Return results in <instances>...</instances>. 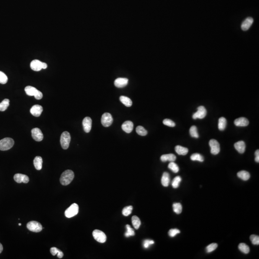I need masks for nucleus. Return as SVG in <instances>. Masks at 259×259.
I'll return each instance as SVG.
<instances>
[{
  "instance_id": "30",
  "label": "nucleus",
  "mask_w": 259,
  "mask_h": 259,
  "mask_svg": "<svg viewBox=\"0 0 259 259\" xmlns=\"http://www.w3.org/2000/svg\"><path fill=\"white\" fill-rule=\"evenodd\" d=\"M10 104V100L8 99H4L3 101L0 103V111H4L7 109Z\"/></svg>"
},
{
  "instance_id": "1",
  "label": "nucleus",
  "mask_w": 259,
  "mask_h": 259,
  "mask_svg": "<svg viewBox=\"0 0 259 259\" xmlns=\"http://www.w3.org/2000/svg\"><path fill=\"white\" fill-rule=\"evenodd\" d=\"M75 177V174L71 170H66L62 173L61 176V183L63 185H68L73 180Z\"/></svg>"
},
{
  "instance_id": "6",
  "label": "nucleus",
  "mask_w": 259,
  "mask_h": 259,
  "mask_svg": "<svg viewBox=\"0 0 259 259\" xmlns=\"http://www.w3.org/2000/svg\"><path fill=\"white\" fill-rule=\"evenodd\" d=\"M93 236L94 239L99 243H104L107 240L106 234L102 231L96 229L93 231Z\"/></svg>"
},
{
  "instance_id": "12",
  "label": "nucleus",
  "mask_w": 259,
  "mask_h": 259,
  "mask_svg": "<svg viewBox=\"0 0 259 259\" xmlns=\"http://www.w3.org/2000/svg\"><path fill=\"white\" fill-rule=\"evenodd\" d=\"M14 179L16 182L18 183H27L29 181V177L26 175L22 174L17 173L14 175Z\"/></svg>"
},
{
  "instance_id": "17",
  "label": "nucleus",
  "mask_w": 259,
  "mask_h": 259,
  "mask_svg": "<svg viewBox=\"0 0 259 259\" xmlns=\"http://www.w3.org/2000/svg\"><path fill=\"white\" fill-rule=\"evenodd\" d=\"M128 79L126 78H118L114 81V85L118 88H122L127 85Z\"/></svg>"
},
{
  "instance_id": "25",
  "label": "nucleus",
  "mask_w": 259,
  "mask_h": 259,
  "mask_svg": "<svg viewBox=\"0 0 259 259\" xmlns=\"http://www.w3.org/2000/svg\"><path fill=\"white\" fill-rule=\"evenodd\" d=\"M120 100L123 104L125 106L127 107H131L133 104V102H132L131 99L126 96H120Z\"/></svg>"
},
{
  "instance_id": "15",
  "label": "nucleus",
  "mask_w": 259,
  "mask_h": 259,
  "mask_svg": "<svg viewBox=\"0 0 259 259\" xmlns=\"http://www.w3.org/2000/svg\"><path fill=\"white\" fill-rule=\"evenodd\" d=\"M84 130L86 133H88L91 130L92 120L90 117H86L83 120Z\"/></svg>"
},
{
  "instance_id": "27",
  "label": "nucleus",
  "mask_w": 259,
  "mask_h": 259,
  "mask_svg": "<svg viewBox=\"0 0 259 259\" xmlns=\"http://www.w3.org/2000/svg\"><path fill=\"white\" fill-rule=\"evenodd\" d=\"M50 253L52 254V255L53 256L57 255L58 258L60 259L63 258V253L62 252V251L58 249L56 247H52L50 249Z\"/></svg>"
},
{
  "instance_id": "16",
  "label": "nucleus",
  "mask_w": 259,
  "mask_h": 259,
  "mask_svg": "<svg viewBox=\"0 0 259 259\" xmlns=\"http://www.w3.org/2000/svg\"><path fill=\"white\" fill-rule=\"evenodd\" d=\"M42 63L43 62H40V61L34 60L30 63V67L33 71H39L42 69Z\"/></svg>"
},
{
  "instance_id": "43",
  "label": "nucleus",
  "mask_w": 259,
  "mask_h": 259,
  "mask_svg": "<svg viewBox=\"0 0 259 259\" xmlns=\"http://www.w3.org/2000/svg\"><path fill=\"white\" fill-rule=\"evenodd\" d=\"M250 239L252 243L254 245H259V237L255 235H251L250 237Z\"/></svg>"
},
{
  "instance_id": "39",
  "label": "nucleus",
  "mask_w": 259,
  "mask_h": 259,
  "mask_svg": "<svg viewBox=\"0 0 259 259\" xmlns=\"http://www.w3.org/2000/svg\"><path fill=\"white\" fill-rule=\"evenodd\" d=\"M133 209V207L132 206H126L123 208L122 211V213L124 216H128L129 215L132 213Z\"/></svg>"
},
{
  "instance_id": "23",
  "label": "nucleus",
  "mask_w": 259,
  "mask_h": 259,
  "mask_svg": "<svg viewBox=\"0 0 259 259\" xmlns=\"http://www.w3.org/2000/svg\"><path fill=\"white\" fill-rule=\"evenodd\" d=\"M170 182V176L168 172H164L161 179V183L164 187H168Z\"/></svg>"
},
{
  "instance_id": "29",
  "label": "nucleus",
  "mask_w": 259,
  "mask_h": 259,
  "mask_svg": "<svg viewBox=\"0 0 259 259\" xmlns=\"http://www.w3.org/2000/svg\"><path fill=\"white\" fill-rule=\"evenodd\" d=\"M132 224L135 229H138L141 224L139 218L136 215H134L132 218Z\"/></svg>"
},
{
  "instance_id": "3",
  "label": "nucleus",
  "mask_w": 259,
  "mask_h": 259,
  "mask_svg": "<svg viewBox=\"0 0 259 259\" xmlns=\"http://www.w3.org/2000/svg\"><path fill=\"white\" fill-rule=\"evenodd\" d=\"M14 141L11 138H5L0 140V150L6 151L11 149L14 145Z\"/></svg>"
},
{
  "instance_id": "41",
  "label": "nucleus",
  "mask_w": 259,
  "mask_h": 259,
  "mask_svg": "<svg viewBox=\"0 0 259 259\" xmlns=\"http://www.w3.org/2000/svg\"><path fill=\"white\" fill-rule=\"evenodd\" d=\"M8 81V77L3 72L0 71V84H5Z\"/></svg>"
},
{
  "instance_id": "32",
  "label": "nucleus",
  "mask_w": 259,
  "mask_h": 259,
  "mask_svg": "<svg viewBox=\"0 0 259 259\" xmlns=\"http://www.w3.org/2000/svg\"><path fill=\"white\" fill-rule=\"evenodd\" d=\"M190 159L192 161H198L199 162H203L204 158L199 153H194L190 156Z\"/></svg>"
},
{
  "instance_id": "35",
  "label": "nucleus",
  "mask_w": 259,
  "mask_h": 259,
  "mask_svg": "<svg viewBox=\"0 0 259 259\" xmlns=\"http://www.w3.org/2000/svg\"><path fill=\"white\" fill-rule=\"evenodd\" d=\"M174 212L177 214H180L182 212V207L180 203H174L173 205Z\"/></svg>"
},
{
  "instance_id": "4",
  "label": "nucleus",
  "mask_w": 259,
  "mask_h": 259,
  "mask_svg": "<svg viewBox=\"0 0 259 259\" xmlns=\"http://www.w3.org/2000/svg\"><path fill=\"white\" fill-rule=\"evenodd\" d=\"M71 141V135L69 132H64L61 136L60 143L63 149H67Z\"/></svg>"
},
{
  "instance_id": "45",
  "label": "nucleus",
  "mask_w": 259,
  "mask_h": 259,
  "mask_svg": "<svg viewBox=\"0 0 259 259\" xmlns=\"http://www.w3.org/2000/svg\"><path fill=\"white\" fill-rule=\"evenodd\" d=\"M153 244H154V241H153L149 240V239H146V240H145L144 241V242H143V247L145 248V249H148V248H149V247L151 245H152Z\"/></svg>"
},
{
  "instance_id": "28",
  "label": "nucleus",
  "mask_w": 259,
  "mask_h": 259,
  "mask_svg": "<svg viewBox=\"0 0 259 259\" xmlns=\"http://www.w3.org/2000/svg\"><path fill=\"white\" fill-rule=\"evenodd\" d=\"M226 120L224 117H221L218 120V127L219 130L223 131L226 127Z\"/></svg>"
},
{
  "instance_id": "14",
  "label": "nucleus",
  "mask_w": 259,
  "mask_h": 259,
  "mask_svg": "<svg viewBox=\"0 0 259 259\" xmlns=\"http://www.w3.org/2000/svg\"><path fill=\"white\" fill-rule=\"evenodd\" d=\"M254 23V19L252 17H247L242 22L241 25V29L243 31H247L251 27Z\"/></svg>"
},
{
  "instance_id": "2",
  "label": "nucleus",
  "mask_w": 259,
  "mask_h": 259,
  "mask_svg": "<svg viewBox=\"0 0 259 259\" xmlns=\"http://www.w3.org/2000/svg\"><path fill=\"white\" fill-rule=\"evenodd\" d=\"M24 91L28 96H34L35 99L38 100L41 99L43 97V94L41 92L33 86H26L24 88Z\"/></svg>"
},
{
  "instance_id": "37",
  "label": "nucleus",
  "mask_w": 259,
  "mask_h": 259,
  "mask_svg": "<svg viewBox=\"0 0 259 259\" xmlns=\"http://www.w3.org/2000/svg\"><path fill=\"white\" fill-rule=\"evenodd\" d=\"M182 181V178L180 176H177L173 179L172 182V186L174 188L176 189L179 187V183Z\"/></svg>"
},
{
  "instance_id": "36",
  "label": "nucleus",
  "mask_w": 259,
  "mask_h": 259,
  "mask_svg": "<svg viewBox=\"0 0 259 259\" xmlns=\"http://www.w3.org/2000/svg\"><path fill=\"white\" fill-rule=\"evenodd\" d=\"M126 229H127V231L125 234V236L126 237L128 238V237H130L131 236H135V233L134 230L132 228H131L130 225H126Z\"/></svg>"
},
{
  "instance_id": "40",
  "label": "nucleus",
  "mask_w": 259,
  "mask_h": 259,
  "mask_svg": "<svg viewBox=\"0 0 259 259\" xmlns=\"http://www.w3.org/2000/svg\"><path fill=\"white\" fill-rule=\"evenodd\" d=\"M218 245L216 243H213L211 244L206 247V252L207 253H210V252L215 251V249L218 248Z\"/></svg>"
},
{
  "instance_id": "20",
  "label": "nucleus",
  "mask_w": 259,
  "mask_h": 259,
  "mask_svg": "<svg viewBox=\"0 0 259 259\" xmlns=\"http://www.w3.org/2000/svg\"><path fill=\"white\" fill-rule=\"evenodd\" d=\"M234 147L235 149H236L239 153L243 154L245 152L246 145L244 142L242 141H240L234 144Z\"/></svg>"
},
{
  "instance_id": "21",
  "label": "nucleus",
  "mask_w": 259,
  "mask_h": 259,
  "mask_svg": "<svg viewBox=\"0 0 259 259\" xmlns=\"http://www.w3.org/2000/svg\"><path fill=\"white\" fill-rule=\"evenodd\" d=\"M161 160L162 162H167V161H169V162H174L176 160V156L175 155L172 154H166V155H162L161 156Z\"/></svg>"
},
{
  "instance_id": "33",
  "label": "nucleus",
  "mask_w": 259,
  "mask_h": 259,
  "mask_svg": "<svg viewBox=\"0 0 259 259\" xmlns=\"http://www.w3.org/2000/svg\"><path fill=\"white\" fill-rule=\"evenodd\" d=\"M136 132L141 136H145L148 134V131L142 126H138L136 127Z\"/></svg>"
},
{
  "instance_id": "11",
  "label": "nucleus",
  "mask_w": 259,
  "mask_h": 259,
  "mask_svg": "<svg viewBox=\"0 0 259 259\" xmlns=\"http://www.w3.org/2000/svg\"><path fill=\"white\" fill-rule=\"evenodd\" d=\"M32 136L35 140L37 142L41 141L43 139V133L41 131L37 128H35L31 130Z\"/></svg>"
},
{
  "instance_id": "34",
  "label": "nucleus",
  "mask_w": 259,
  "mask_h": 259,
  "mask_svg": "<svg viewBox=\"0 0 259 259\" xmlns=\"http://www.w3.org/2000/svg\"><path fill=\"white\" fill-rule=\"evenodd\" d=\"M190 136L192 137L197 138L199 137V134L198 133L197 128L196 126L193 125L190 127Z\"/></svg>"
},
{
  "instance_id": "22",
  "label": "nucleus",
  "mask_w": 259,
  "mask_h": 259,
  "mask_svg": "<svg viewBox=\"0 0 259 259\" xmlns=\"http://www.w3.org/2000/svg\"><path fill=\"white\" fill-rule=\"evenodd\" d=\"M33 163H34L35 168H36V169H37L38 171L41 169L42 167L43 160L41 156H37L35 157L34 159Z\"/></svg>"
},
{
  "instance_id": "42",
  "label": "nucleus",
  "mask_w": 259,
  "mask_h": 259,
  "mask_svg": "<svg viewBox=\"0 0 259 259\" xmlns=\"http://www.w3.org/2000/svg\"><path fill=\"white\" fill-rule=\"evenodd\" d=\"M164 124L166 125V126H169L171 127H174L176 125V124L174 122H173L172 120H171L170 119H166L163 120V122Z\"/></svg>"
},
{
  "instance_id": "8",
  "label": "nucleus",
  "mask_w": 259,
  "mask_h": 259,
  "mask_svg": "<svg viewBox=\"0 0 259 259\" xmlns=\"http://www.w3.org/2000/svg\"><path fill=\"white\" fill-rule=\"evenodd\" d=\"M113 118L111 115L109 113H105L101 117V123L103 126L107 127L110 126L113 122Z\"/></svg>"
},
{
  "instance_id": "47",
  "label": "nucleus",
  "mask_w": 259,
  "mask_h": 259,
  "mask_svg": "<svg viewBox=\"0 0 259 259\" xmlns=\"http://www.w3.org/2000/svg\"><path fill=\"white\" fill-rule=\"evenodd\" d=\"M47 67V65L46 63H42V69H46Z\"/></svg>"
},
{
  "instance_id": "19",
  "label": "nucleus",
  "mask_w": 259,
  "mask_h": 259,
  "mask_svg": "<svg viewBox=\"0 0 259 259\" xmlns=\"http://www.w3.org/2000/svg\"><path fill=\"white\" fill-rule=\"evenodd\" d=\"M122 128L126 133H129L132 132L133 129V124L131 121H126L122 124Z\"/></svg>"
},
{
  "instance_id": "10",
  "label": "nucleus",
  "mask_w": 259,
  "mask_h": 259,
  "mask_svg": "<svg viewBox=\"0 0 259 259\" xmlns=\"http://www.w3.org/2000/svg\"><path fill=\"white\" fill-rule=\"evenodd\" d=\"M206 114L207 111L205 107L200 106L197 108V111L193 114L192 118L194 120L197 119H202L206 116Z\"/></svg>"
},
{
  "instance_id": "48",
  "label": "nucleus",
  "mask_w": 259,
  "mask_h": 259,
  "mask_svg": "<svg viewBox=\"0 0 259 259\" xmlns=\"http://www.w3.org/2000/svg\"><path fill=\"white\" fill-rule=\"evenodd\" d=\"M3 245L1 244V243H0V254L2 252H3Z\"/></svg>"
},
{
  "instance_id": "7",
  "label": "nucleus",
  "mask_w": 259,
  "mask_h": 259,
  "mask_svg": "<svg viewBox=\"0 0 259 259\" xmlns=\"http://www.w3.org/2000/svg\"><path fill=\"white\" fill-rule=\"evenodd\" d=\"M27 226L29 230L32 232H39L42 230V226L41 224L35 221L29 222Z\"/></svg>"
},
{
  "instance_id": "31",
  "label": "nucleus",
  "mask_w": 259,
  "mask_h": 259,
  "mask_svg": "<svg viewBox=\"0 0 259 259\" xmlns=\"http://www.w3.org/2000/svg\"><path fill=\"white\" fill-rule=\"evenodd\" d=\"M239 249L241 252L245 254H249L250 251L249 247L248 246V245H246V244L243 243L239 244Z\"/></svg>"
},
{
  "instance_id": "46",
  "label": "nucleus",
  "mask_w": 259,
  "mask_h": 259,
  "mask_svg": "<svg viewBox=\"0 0 259 259\" xmlns=\"http://www.w3.org/2000/svg\"><path fill=\"white\" fill-rule=\"evenodd\" d=\"M255 160L256 162H257V163H259V150H257L256 151V152L255 153Z\"/></svg>"
},
{
  "instance_id": "13",
  "label": "nucleus",
  "mask_w": 259,
  "mask_h": 259,
  "mask_svg": "<svg viewBox=\"0 0 259 259\" xmlns=\"http://www.w3.org/2000/svg\"><path fill=\"white\" fill-rule=\"evenodd\" d=\"M42 111H43V107L39 105H35L34 106H33L31 108L30 110L31 114L37 117L40 116Z\"/></svg>"
},
{
  "instance_id": "38",
  "label": "nucleus",
  "mask_w": 259,
  "mask_h": 259,
  "mask_svg": "<svg viewBox=\"0 0 259 259\" xmlns=\"http://www.w3.org/2000/svg\"><path fill=\"white\" fill-rule=\"evenodd\" d=\"M168 168L172 171L174 173H177L179 172V168L178 166L174 162H171L168 165Z\"/></svg>"
},
{
  "instance_id": "24",
  "label": "nucleus",
  "mask_w": 259,
  "mask_h": 259,
  "mask_svg": "<svg viewBox=\"0 0 259 259\" xmlns=\"http://www.w3.org/2000/svg\"><path fill=\"white\" fill-rule=\"evenodd\" d=\"M175 151L176 153L179 155H186L187 154L189 151V150L187 148H184L183 146L180 145H177L175 147Z\"/></svg>"
},
{
  "instance_id": "44",
  "label": "nucleus",
  "mask_w": 259,
  "mask_h": 259,
  "mask_svg": "<svg viewBox=\"0 0 259 259\" xmlns=\"http://www.w3.org/2000/svg\"><path fill=\"white\" fill-rule=\"evenodd\" d=\"M180 231L177 229H171L169 231V235L171 237H174L175 236L180 233Z\"/></svg>"
},
{
  "instance_id": "26",
  "label": "nucleus",
  "mask_w": 259,
  "mask_h": 259,
  "mask_svg": "<svg viewBox=\"0 0 259 259\" xmlns=\"http://www.w3.org/2000/svg\"><path fill=\"white\" fill-rule=\"evenodd\" d=\"M237 176L239 178L244 181L248 180L250 178V174L247 171H239L237 173Z\"/></svg>"
},
{
  "instance_id": "18",
  "label": "nucleus",
  "mask_w": 259,
  "mask_h": 259,
  "mask_svg": "<svg viewBox=\"0 0 259 259\" xmlns=\"http://www.w3.org/2000/svg\"><path fill=\"white\" fill-rule=\"evenodd\" d=\"M234 124L236 126L239 127H245L248 126L249 124V122L246 118L241 117L235 120Z\"/></svg>"
},
{
  "instance_id": "9",
  "label": "nucleus",
  "mask_w": 259,
  "mask_h": 259,
  "mask_svg": "<svg viewBox=\"0 0 259 259\" xmlns=\"http://www.w3.org/2000/svg\"><path fill=\"white\" fill-rule=\"evenodd\" d=\"M211 148V153L213 155H218L220 150V145L218 142L215 139H211L209 143Z\"/></svg>"
},
{
  "instance_id": "5",
  "label": "nucleus",
  "mask_w": 259,
  "mask_h": 259,
  "mask_svg": "<svg viewBox=\"0 0 259 259\" xmlns=\"http://www.w3.org/2000/svg\"><path fill=\"white\" fill-rule=\"evenodd\" d=\"M79 212V206L77 204L74 203L68 208L65 211V215L66 218H71L76 215Z\"/></svg>"
},
{
  "instance_id": "49",
  "label": "nucleus",
  "mask_w": 259,
  "mask_h": 259,
  "mask_svg": "<svg viewBox=\"0 0 259 259\" xmlns=\"http://www.w3.org/2000/svg\"><path fill=\"white\" fill-rule=\"evenodd\" d=\"M21 225H22V224H21V223H19V224H18V225H19V226H21Z\"/></svg>"
}]
</instances>
